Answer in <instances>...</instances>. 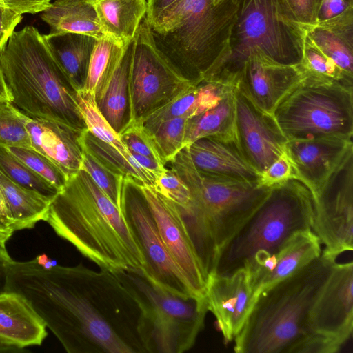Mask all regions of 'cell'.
Returning a JSON list of instances; mask_svg holds the SVG:
<instances>
[{
    "mask_svg": "<svg viewBox=\"0 0 353 353\" xmlns=\"http://www.w3.org/2000/svg\"><path fill=\"white\" fill-rule=\"evenodd\" d=\"M6 291L23 296L68 353H147L139 304L110 270L12 259Z\"/></svg>",
    "mask_w": 353,
    "mask_h": 353,
    "instance_id": "cell-1",
    "label": "cell"
},
{
    "mask_svg": "<svg viewBox=\"0 0 353 353\" xmlns=\"http://www.w3.org/2000/svg\"><path fill=\"white\" fill-rule=\"evenodd\" d=\"M46 222L100 268L144 270L143 256L121 210L83 170L53 199Z\"/></svg>",
    "mask_w": 353,
    "mask_h": 353,
    "instance_id": "cell-2",
    "label": "cell"
},
{
    "mask_svg": "<svg viewBox=\"0 0 353 353\" xmlns=\"http://www.w3.org/2000/svg\"><path fill=\"white\" fill-rule=\"evenodd\" d=\"M170 163L190 189V204L179 209L195 254L208 276L214 272L219 249L250 218L271 187L202 172L185 148Z\"/></svg>",
    "mask_w": 353,
    "mask_h": 353,
    "instance_id": "cell-3",
    "label": "cell"
},
{
    "mask_svg": "<svg viewBox=\"0 0 353 353\" xmlns=\"http://www.w3.org/2000/svg\"><path fill=\"white\" fill-rule=\"evenodd\" d=\"M321 255L289 276L259 292L234 338L237 353H291L313 333L310 312L336 259Z\"/></svg>",
    "mask_w": 353,
    "mask_h": 353,
    "instance_id": "cell-4",
    "label": "cell"
},
{
    "mask_svg": "<svg viewBox=\"0 0 353 353\" xmlns=\"http://www.w3.org/2000/svg\"><path fill=\"white\" fill-rule=\"evenodd\" d=\"M0 69L10 101L29 117L86 130L77 91L37 28L26 26L12 33L0 49Z\"/></svg>",
    "mask_w": 353,
    "mask_h": 353,
    "instance_id": "cell-5",
    "label": "cell"
},
{
    "mask_svg": "<svg viewBox=\"0 0 353 353\" xmlns=\"http://www.w3.org/2000/svg\"><path fill=\"white\" fill-rule=\"evenodd\" d=\"M239 0H177L150 26L157 48L199 83L226 54Z\"/></svg>",
    "mask_w": 353,
    "mask_h": 353,
    "instance_id": "cell-6",
    "label": "cell"
},
{
    "mask_svg": "<svg viewBox=\"0 0 353 353\" xmlns=\"http://www.w3.org/2000/svg\"><path fill=\"white\" fill-rule=\"evenodd\" d=\"M314 197L299 179L270 188L266 197L219 249L212 274L230 276L246 270L254 257L276 252L297 233L312 230Z\"/></svg>",
    "mask_w": 353,
    "mask_h": 353,
    "instance_id": "cell-7",
    "label": "cell"
},
{
    "mask_svg": "<svg viewBox=\"0 0 353 353\" xmlns=\"http://www.w3.org/2000/svg\"><path fill=\"white\" fill-rule=\"evenodd\" d=\"M307 31L286 0H239L228 51L202 80L234 86L245 61L254 52L280 64L296 65L302 59Z\"/></svg>",
    "mask_w": 353,
    "mask_h": 353,
    "instance_id": "cell-8",
    "label": "cell"
},
{
    "mask_svg": "<svg viewBox=\"0 0 353 353\" xmlns=\"http://www.w3.org/2000/svg\"><path fill=\"white\" fill-rule=\"evenodd\" d=\"M141 310V335L147 353H182L194 345L208 311L205 296H179L149 281L141 272L112 271Z\"/></svg>",
    "mask_w": 353,
    "mask_h": 353,
    "instance_id": "cell-9",
    "label": "cell"
},
{
    "mask_svg": "<svg viewBox=\"0 0 353 353\" xmlns=\"http://www.w3.org/2000/svg\"><path fill=\"white\" fill-rule=\"evenodd\" d=\"M272 115L288 141L352 139L353 86L303 77Z\"/></svg>",
    "mask_w": 353,
    "mask_h": 353,
    "instance_id": "cell-10",
    "label": "cell"
},
{
    "mask_svg": "<svg viewBox=\"0 0 353 353\" xmlns=\"http://www.w3.org/2000/svg\"><path fill=\"white\" fill-rule=\"evenodd\" d=\"M196 83L185 77L157 48L145 17L133 40L127 121H143Z\"/></svg>",
    "mask_w": 353,
    "mask_h": 353,
    "instance_id": "cell-11",
    "label": "cell"
},
{
    "mask_svg": "<svg viewBox=\"0 0 353 353\" xmlns=\"http://www.w3.org/2000/svg\"><path fill=\"white\" fill-rule=\"evenodd\" d=\"M121 210L143 256V276L176 295L194 294L169 254L145 197L137 184L128 179L124 181Z\"/></svg>",
    "mask_w": 353,
    "mask_h": 353,
    "instance_id": "cell-12",
    "label": "cell"
},
{
    "mask_svg": "<svg viewBox=\"0 0 353 353\" xmlns=\"http://www.w3.org/2000/svg\"><path fill=\"white\" fill-rule=\"evenodd\" d=\"M312 230L324 252L337 257L353 249V150L313 196Z\"/></svg>",
    "mask_w": 353,
    "mask_h": 353,
    "instance_id": "cell-13",
    "label": "cell"
},
{
    "mask_svg": "<svg viewBox=\"0 0 353 353\" xmlns=\"http://www.w3.org/2000/svg\"><path fill=\"white\" fill-rule=\"evenodd\" d=\"M236 138L247 161L261 174L285 152L287 139L274 116L234 86Z\"/></svg>",
    "mask_w": 353,
    "mask_h": 353,
    "instance_id": "cell-14",
    "label": "cell"
},
{
    "mask_svg": "<svg viewBox=\"0 0 353 353\" xmlns=\"http://www.w3.org/2000/svg\"><path fill=\"white\" fill-rule=\"evenodd\" d=\"M137 185L154 216L169 254L191 291L196 295L204 296L208 279L183 225L179 207L155 188L139 184Z\"/></svg>",
    "mask_w": 353,
    "mask_h": 353,
    "instance_id": "cell-15",
    "label": "cell"
},
{
    "mask_svg": "<svg viewBox=\"0 0 353 353\" xmlns=\"http://www.w3.org/2000/svg\"><path fill=\"white\" fill-rule=\"evenodd\" d=\"M310 327L317 334L346 343L353 327V263L336 262L310 315Z\"/></svg>",
    "mask_w": 353,
    "mask_h": 353,
    "instance_id": "cell-16",
    "label": "cell"
},
{
    "mask_svg": "<svg viewBox=\"0 0 353 353\" xmlns=\"http://www.w3.org/2000/svg\"><path fill=\"white\" fill-rule=\"evenodd\" d=\"M303 78L297 65L280 64L254 52L245 61L234 86L256 107L272 114L281 101Z\"/></svg>",
    "mask_w": 353,
    "mask_h": 353,
    "instance_id": "cell-17",
    "label": "cell"
},
{
    "mask_svg": "<svg viewBox=\"0 0 353 353\" xmlns=\"http://www.w3.org/2000/svg\"><path fill=\"white\" fill-rule=\"evenodd\" d=\"M205 297L225 341L234 339L256 299L248 272L243 269L230 276L210 275Z\"/></svg>",
    "mask_w": 353,
    "mask_h": 353,
    "instance_id": "cell-18",
    "label": "cell"
},
{
    "mask_svg": "<svg viewBox=\"0 0 353 353\" xmlns=\"http://www.w3.org/2000/svg\"><path fill=\"white\" fill-rule=\"evenodd\" d=\"M352 150V139L336 137L289 140L285 148L297 178L309 188L313 196Z\"/></svg>",
    "mask_w": 353,
    "mask_h": 353,
    "instance_id": "cell-19",
    "label": "cell"
},
{
    "mask_svg": "<svg viewBox=\"0 0 353 353\" xmlns=\"http://www.w3.org/2000/svg\"><path fill=\"white\" fill-rule=\"evenodd\" d=\"M321 242L313 230L295 234L276 252L255 256L246 269L254 296L289 276L321 254Z\"/></svg>",
    "mask_w": 353,
    "mask_h": 353,
    "instance_id": "cell-20",
    "label": "cell"
},
{
    "mask_svg": "<svg viewBox=\"0 0 353 353\" xmlns=\"http://www.w3.org/2000/svg\"><path fill=\"white\" fill-rule=\"evenodd\" d=\"M26 125L32 148L53 162L68 180L81 170L83 157L81 137L84 130L29 117Z\"/></svg>",
    "mask_w": 353,
    "mask_h": 353,
    "instance_id": "cell-21",
    "label": "cell"
},
{
    "mask_svg": "<svg viewBox=\"0 0 353 353\" xmlns=\"http://www.w3.org/2000/svg\"><path fill=\"white\" fill-rule=\"evenodd\" d=\"M184 148L202 172L240 181H259L260 174L245 158L235 139L201 138Z\"/></svg>",
    "mask_w": 353,
    "mask_h": 353,
    "instance_id": "cell-22",
    "label": "cell"
},
{
    "mask_svg": "<svg viewBox=\"0 0 353 353\" xmlns=\"http://www.w3.org/2000/svg\"><path fill=\"white\" fill-rule=\"evenodd\" d=\"M46 325L21 294H0V344L24 349L41 345L48 335Z\"/></svg>",
    "mask_w": 353,
    "mask_h": 353,
    "instance_id": "cell-23",
    "label": "cell"
},
{
    "mask_svg": "<svg viewBox=\"0 0 353 353\" xmlns=\"http://www.w3.org/2000/svg\"><path fill=\"white\" fill-rule=\"evenodd\" d=\"M44 35L52 54L73 88L77 91L82 90L97 39L72 32Z\"/></svg>",
    "mask_w": 353,
    "mask_h": 353,
    "instance_id": "cell-24",
    "label": "cell"
},
{
    "mask_svg": "<svg viewBox=\"0 0 353 353\" xmlns=\"http://www.w3.org/2000/svg\"><path fill=\"white\" fill-rule=\"evenodd\" d=\"M233 85L202 80L143 120L146 128L174 117L190 119L214 106Z\"/></svg>",
    "mask_w": 353,
    "mask_h": 353,
    "instance_id": "cell-25",
    "label": "cell"
},
{
    "mask_svg": "<svg viewBox=\"0 0 353 353\" xmlns=\"http://www.w3.org/2000/svg\"><path fill=\"white\" fill-rule=\"evenodd\" d=\"M50 32H72L98 39L103 35L94 4L86 0H55L41 12Z\"/></svg>",
    "mask_w": 353,
    "mask_h": 353,
    "instance_id": "cell-26",
    "label": "cell"
},
{
    "mask_svg": "<svg viewBox=\"0 0 353 353\" xmlns=\"http://www.w3.org/2000/svg\"><path fill=\"white\" fill-rule=\"evenodd\" d=\"M93 4L103 34L124 45L134 40L148 11L147 0H96Z\"/></svg>",
    "mask_w": 353,
    "mask_h": 353,
    "instance_id": "cell-27",
    "label": "cell"
},
{
    "mask_svg": "<svg viewBox=\"0 0 353 353\" xmlns=\"http://www.w3.org/2000/svg\"><path fill=\"white\" fill-rule=\"evenodd\" d=\"M236 107L232 86L212 108L188 119L184 145L205 137L235 139Z\"/></svg>",
    "mask_w": 353,
    "mask_h": 353,
    "instance_id": "cell-28",
    "label": "cell"
},
{
    "mask_svg": "<svg viewBox=\"0 0 353 353\" xmlns=\"http://www.w3.org/2000/svg\"><path fill=\"white\" fill-rule=\"evenodd\" d=\"M133 41L129 43L107 85L95 97L99 110L117 132L127 121L128 111V77Z\"/></svg>",
    "mask_w": 353,
    "mask_h": 353,
    "instance_id": "cell-29",
    "label": "cell"
},
{
    "mask_svg": "<svg viewBox=\"0 0 353 353\" xmlns=\"http://www.w3.org/2000/svg\"><path fill=\"white\" fill-rule=\"evenodd\" d=\"M0 185L15 231L32 228L39 221H46L52 200L19 186L1 171Z\"/></svg>",
    "mask_w": 353,
    "mask_h": 353,
    "instance_id": "cell-30",
    "label": "cell"
},
{
    "mask_svg": "<svg viewBox=\"0 0 353 353\" xmlns=\"http://www.w3.org/2000/svg\"><path fill=\"white\" fill-rule=\"evenodd\" d=\"M81 142L85 151L114 174L141 185L155 187L157 178L143 168L132 155L125 157L87 130L82 133Z\"/></svg>",
    "mask_w": 353,
    "mask_h": 353,
    "instance_id": "cell-31",
    "label": "cell"
},
{
    "mask_svg": "<svg viewBox=\"0 0 353 353\" xmlns=\"http://www.w3.org/2000/svg\"><path fill=\"white\" fill-rule=\"evenodd\" d=\"M127 45L105 34L97 39L82 90L91 92L95 97L101 94L119 63Z\"/></svg>",
    "mask_w": 353,
    "mask_h": 353,
    "instance_id": "cell-32",
    "label": "cell"
},
{
    "mask_svg": "<svg viewBox=\"0 0 353 353\" xmlns=\"http://www.w3.org/2000/svg\"><path fill=\"white\" fill-rule=\"evenodd\" d=\"M77 102L86 130L125 157H131V153L121 141L119 133L113 129L99 110L95 96L83 90H79Z\"/></svg>",
    "mask_w": 353,
    "mask_h": 353,
    "instance_id": "cell-33",
    "label": "cell"
},
{
    "mask_svg": "<svg viewBox=\"0 0 353 353\" xmlns=\"http://www.w3.org/2000/svg\"><path fill=\"white\" fill-rule=\"evenodd\" d=\"M0 171L21 187L37 192L50 200L59 190L24 164L7 148L0 145Z\"/></svg>",
    "mask_w": 353,
    "mask_h": 353,
    "instance_id": "cell-34",
    "label": "cell"
},
{
    "mask_svg": "<svg viewBox=\"0 0 353 353\" xmlns=\"http://www.w3.org/2000/svg\"><path fill=\"white\" fill-rule=\"evenodd\" d=\"M303 77L353 86V77L343 72L306 35L301 61L297 65Z\"/></svg>",
    "mask_w": 353,
    "mask_h": 353,
    "instance_id": "cell-35",
    "label": "cell"
},
{
    "mask_svg": "<svg viewBox=\"0 0 353 353\" xmlns=\"http://www.w3.org/2000/svg\"><path fill=\"white\" fill-rule=\"evenodd\" d=\"M307 36L343 72L353 77V41L318 25L310 28Z\"/></svg>",
    "mask_w": 353,
    "mask_h": 353,
    "instance_id": "cell-36",
    "label": "cell"
},
{
    "mask_svg": "<svg viewBox=\"0 0 353 353\" xmlns=\"http://www.w3.org/2000/svg\"><path fill=\"white\" fill-rule=\"evenodd\" d=\"M28 116L8 100H0V145L32 148L26 128Z\"/></svg>",
    "mask_w": 353,
    "mask_h": 353,
    "instance_id": "cell-37",
    "label": "cell"
},
{
    "mask_svg": "<svg viewBox=\"0 0 353 353\" xmlns=\"http://www.w3.org/2000/svg\"><path fill=\"white\" fill-rule=\"evenodd\" d=\"M185 117H174L147 128L152 134L165 164L170 163L184 148Z\"/></svg>",
    "mask_w": 353,
    "mask_h": 353,
    "instance_id": "cell-38",
    "label": "cell"
},
{
    "mask_svg": "<svg viewBox=\"0 0 353 353\" xmlns=\"http://www.w3.org/2000/svg\"><path fill=\"white\" fill-rule=\"evenodd\" d=\"M81 170L85 171L98 188L121 210L125 179L108 170L84 149Z\"/></svg>",
    "mask_w": 353,
    "mask_h": 353,
    "instance_id": "cell-39",
    "label": "cell"
},
{
    "mask_svg": "<svg viewBox=\"0 0 353 353\" xmlns=\"http://www.w3.org/2000/svg\"><path fill=\"white\" fill-rule=\"evenodd\" d=\"M119 135L130 152L148 157L165 165L152 132L141 121L128 120Z\"/></svg>",
    "mask_w": 353,
    "mask_h": 353,
    "instance_id": "cell-40",
    "label": "cell"
},
{
    "mask_svg": "<svg viewBox=\"0 0 353 353\" xmlns=\"http://www.w3.org/2000/svg\"><path fill=\"white\" fill-rule=\"evenodd\" d=\"M17 159L34 172L56 187L59 191L68 179L65 174L49 159L32 148L6 147Z\"/></svg>",
    "mask_w": 353,
    "mask_h": 353,
    "instance_id": "cell-41",
    "label": "cell"
},
{
    "mask_svg": "<svg viewBox=\"0 0 353 353\" xmlns=\"http://www.w3.org/2000/svg\"><path fill=\"white\" fill-rule=\"evenodd\" d=\"M161 194L175 203L181 209L186 208L191 201L190 189L175 169L166 168L157 179L154 188Z\"/></svg>",
    "mask_w": 353,
    "mask_h": 353,
    "instance_id": "cell-42",
    "label": "cell"
},
{
    "mask_svg": "<svg viewBox=\"0 0 353 353\" xmlns=\"http://www.w3.org/2000/svg\"><path fill=\"white\" fill-rule=\"evenodd\" d=\"M291 179H298L295 169L286 151L260 174L259 183L272 187Z\"/></svg>",
    "mask_w": 353,
    "mask_h": 353,
    "instance_id": "cell-43",
    "label": "cell"
},
{
    "mask_svg": "<svg viewBox=\"0 0 353 353\" xmlns=\"http://www.w3.org/2000/svg\"><path fill=\"white\" fill-rule=\"evenodd\" d=\"M345 343L335 338L312 334L295 346L291 353H334Z\"/></svg>",
    "mask_w": 353,
    "mask_h": 353,
    "instance_id": "cell-44",
    "label": "cell"
},
{
    "mask_svg": "<svg viewBox=\"0 0 353 353\" xmlns=\"http://www.w3.org/2000/svg\"><path fill=\"white\" fill-rule=\"evenodd\" d=\"M295 19L307 30L317 25L322 0H286Z\"/></svg>",
    "mask_w": 353,
    "mask_h": 353,
    "instance_id": "cell-45",
    "label": "cell"
},
{
    "mask_svg": "<svg viewBox=\"0 0 353 353\" xmlns=\"http://www.w3.org/2000/svg\"><path fill=\"white\" fill-rule=\"evenodd\" d=\"M317 25L353 41V4L341 14L329 19L319 21Z\"/></svg>",
    "mask_w": 353,
    "mask_h": 353,
    "instance_id": "cell-46",
    "label": "cell"
},
{
    "mask_svg": "<svg viewBox=\"0 0 353 353\" xmlns=\"http://www.w3.org/2000/svg\"><path fill=\"white\" fill-rule=\"evenodd\" d=\"M22 15L11 9L0 6V49L21 23Z\"/></svg>",
    "mask_w": 353,
    "mask_h": 353,
    "instance_id": "cell-47",
    "label": "cell"
},
{
    "mask_svg": "<svg viewBox=\"0 0 353 353\" xmlns=\"http://www.w3.org/2000/svg\"><path fill=\"white\" fill-rule=\"evenodd\" d=\"M352 4L353 0H322L319 12V22L341 14Z\"/></svg>",
    "mask_w": 353,
    "mask_h": 353,
    "instance_id": "cell-48",
    "label": "cell"
},
{
    "mask_svg": "<svg viewBox=\"0 0 353 353\" xmlns=\"http://www.w3.org/2000/svg\"><path fill=\"white\" fill-rule=\"evenodd\" d=\"M21 14H36L47 9L51 0H13Z\"/></svg>",
    "mask_w": 353,
    "mask_h": 353,
    "instance_id": "cell-49",
    "label": "cell"
},
{
    "mask_svg": "<svg viewBox=\"0 0 353 353\" xmlns=\"http://www.w3.org/2000/svg\"><path fill=\"white\" fill-rule=\"evenodd\" d=\"M177 0H147L148 11L145 18L151 22L161 12L168 8Z\"/></svg>",
    "mask_w": 353,
    "mask_h": 353,
    "instance_id": "cell-50",
    "label": "cell"
},
{
    "mask_svg": "<svg viewBox=\"0 0 353 353\" xmlns=\"http://www.w3.org/2000/svg\"><path fill=\"white\" fill-rule=\"evenodd\" d=\"M12 259L6 246L0 245V294L6 290L7 268L8 263Z\"/></svg>",
    "mask_w": 353,
    "mask_h": 353,
    "instance_id": "cell-51",
    "label": "cell"
},
{
    "mask_svg": "<svg viewBox=\"0 0 353 353\" xmlns=\"http://www.w3.org/2000/svg\"><path fill=\"white\" fill-rule=\"evenodd\" d=\"M0 223L14 230V223L0 185Z\"/></svg>",
    "mask_w": 353,
    "mask_h": 353,
    "instance_id": "cell-52",
    "label": "cell"
},
{
    "mask_svg": "<svg viewBox=\"0 0 353 353\" xmlns=\"http://www.w3.org/2000/svg\"><path fill=\"white\" fill-rule=\"evenodd\" d=\"M14 230L0 223V245L6 246V242L12 237Z\"/></svg>",
    "mask_w": 353,
    "mask_h": 353,
    "instance_id": "cell-53",
    "label": "cell"
},
{
    "mask_svg": "<svg viewBox=\"0 0 353 353\" xmlns=\"http://www.w3.org/2000/svg\"><path fill=\"white\" fill-rule=\"evenodd\" d=\"M0 100H8L10 101V95L7 89L3 73L0 69Z\"/></svg>",
    "mask_w": 353,
    "mask_h": 353,
    "instance_id": "cell-54",
    "label": "cell"
},
{
    "mask_svg": "<svg viewBox=\"0 0 353 353\" xmlns=\"http://www.w3.org/2000/svg\"><path fill=\"white\" fill-rule=\"evenodd\" d=\"M26 351L24 349L0 344V352H21Z\"/></svg>",
    "mask_w": 353,
    "mask_h": 353,
    "instance_id": "cell-55",
    "label": "cell"
},
{
    "mask_svg": "<svg viewBox=\"0 0 353 353\" xmlns=\"http://www.w3.org/2000/svg\"><path fill=\"white\" fill-rule=\"evenodd\" d=\"M86 1H90V2L93 3L96 0H86Z\"/></svg>",
    "mask_w": 353,
    "mask_h": 353,
    "instance_id": "cell-56",
    "label": "cell"
}]
</instances>
